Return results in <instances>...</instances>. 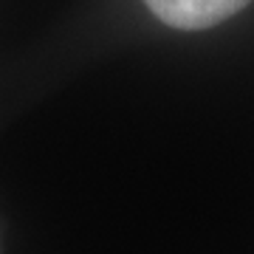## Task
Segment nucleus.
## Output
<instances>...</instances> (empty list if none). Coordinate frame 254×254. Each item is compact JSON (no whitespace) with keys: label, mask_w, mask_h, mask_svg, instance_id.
<instances>
[{"label":"nucleus","mask_w":254,"mask_h":254,"mask_svg":"<svg viewBox=\"0 0 254 254\" xmlns=\"http://www.w3.org/2000/svg\"><path fill=\"white\" fill-rule=\"evenodd\" d=\"M144 3L167 26L198 31V28H209L229 20L249 0H144Z\"/></svg>","instance_id":"nucleus-1"}]
</instances>
